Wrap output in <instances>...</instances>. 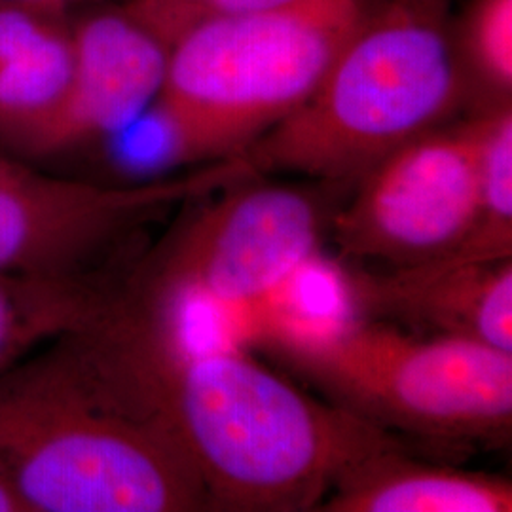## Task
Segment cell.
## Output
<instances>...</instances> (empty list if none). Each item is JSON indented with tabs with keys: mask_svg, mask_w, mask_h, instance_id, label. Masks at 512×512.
I'll list each match as a JSON object with an SVG mask.
<instances>
[{
	"mask_svg": "<svg viewBox=\"0 0 512 512\" xmlns=\"http://www.w3.org/2000/svg\"><path fill=\"white\" fill-rule=\"evenodd\" d=\"M95 332L183 452L209 511H317L351 467L403 446L391 431L313 399L255 357L194 348L184 332L122 300Z\"/></svg>",
	"mask_w": 512,
	"mask_h": 512,
	"instance_id": "6da1fadb",
	"label": "cell"
},
{
	"mask_svg": "<svg viewBox=\"0 0 512 512\" xmlns=\"http://www.w3.org/2000/svg\"><path fill=\"white\" fill-rule=\"evenodd\" d=\"M92 327L0 374V476L27 512L209 511L183 452Z\"/></svg>",
	"mask_w": 512,
	"mask_h": 512,
	"instance_id": "7a4b0ae2",
	"label": "cell"
},
{
	"mask_svg": "<svg viewBox=\"0 0 512 512\" xmlns=\"http://www.w3.org/2000/svg\"><path fill=\"white\" fill-rule=\"evenodd\" d=\"M471 88L446 0H376L310 97L243 152L258 175L357 183L427 131Z\"/></svg>",
	"mask_w": 512,
	"mask_h": 512,
	"instance_id": "3957f363",
	"label": "cell"
},
{
	"mask_svg": "<svg viewBox=\"0 0 512 512\" xmlns=\"http://www.w3.org/2000/svg\"><path fill=\"white\" fill-rule=\"evenodd\" d=\"M260 338L329 403L385 431L459 444L511 439L509 351L366 317L283 321Z\"/></svg>",
	"mask_w": 512,
	"mask_h": 512,
	"instance_id": "277c9868",
	"label": "cell"
},
{
	"mask_svg": "<svg viewBox=\"0 0 512 512\" xmlns=\"http://www.w3.org/2000/svg\"><path fill=\"white\" fill-rule=\"evenodd\" d=\"M374 4L287 0L186 29L154 101L183 165L241 156L298 109Z\"/></svg>",
	"mask_w": 512,
	"mask_h": 512,
	"instance_id": "5b68a950",
	"label": "cell"
},
{
	"mask_svg": "<svg viewBox=\"0 0 512 512\" xmlns=\"http://www.w3.org/2000/svg\"><path fill=\"white\" fill-rule=\"evenodd\" d=\"M186 209L188 219L131 264V304L173 315L194 302H260L317 251L321 211L308 190L253 175Z\"/></svg>",
	"mask_w": 512,
	"mask_h": 512,
	"instance_id": "8992f818",
	"label": "cell"
},
{
	"mask_svg": "<svg viewBox=\"0 0 512 512\" xmlns=\"http://www.w3.org/2000/svg\"><path fill=\"white\" fill-rule=\"evenodd\" d=\"M258 175L245 156L173 177L99 184L40 173L0 156V272L65 275L122 258L152 222Z\"/></svg>",
	"mask_w": 512,
	"mask_h": 512,
	"instance_id": "52a82bcc",
	"label": "cell"
},
{
	"mask_svg": "<svg viewBox=\"0 0 512 512\" xmlns=\"http://www.w3.org/2000/svg\"><path fill=\"white\" fill-rule=\"evenodd\" d=\"M482 213L480 154L473 118L440 126L368 169L332 219L338 251L404 268L452 256Z\"/></svg>",
	"mask_w": 512,
	"mask_h": 512,
	"instance_id": "ba28073f",
	"label": "cell"
},
{
	"mask_svg": "<svg viewBox=\"0 0 512 512\" xmlns=\"http://www.w3.org/2000/svg\"><path fill=\"white\" fill-rule=\"evenodd\" d=\"M179 27L158 0H122L71 27L73 86L42 154L126 128L162 92Z\"/></svg>",
	"mask_w": 512,
	"mask_h": 512,
	"instance_id": "9c48e42d",
	"label": "cell"
},
{
	"mask_svg": "<svg viewBox=\"0 0 512 512\" xmlns=\"http://www.w3.org/2000/svg\"><path fill=\"white\" fill-rule=\"evenodd\" d=\"M346 291L366 319L512 353V258L351 270Z\"/></svg>",
	"mask_w": 512,
	"mask_h": 512,
	"instance_id": "30bf717a",
	"label": "cell"
},
{
	"mask_svg": "<svg viewBox=\"0 0 512 512\" xmlns=\"http://www.w3.org/2000/svg\"><path fill=\"white\" fill-rule=\"evenodd\" d=\"M317 511L511 512L509 478L376 452L340 476Z\"/></svg>",
	"mask_w": 512,
	"mask_h": 512,
	"instance_id": "8fae6325",
	"label": "cell"
},
{
	"mask_svg": "<svg viewBox=\"0 0 512 512\" xmlns=\"http://www.w3.org/2000/svg\"><path fill=\"white\" fill-rule=\"evenodd\" d=\"M65 275L0 272V374L57 338L99 323L118 302L131 264Z\"/></svg>",
	"mask_w": 512,
	"mask_h": 512,
	"instance_id": "7c38bea8",
	"label": "cell"
},
{
	"mask_svg": "<svg viewBox=\"0 0 512 512\" xmlns=\"http://www.w3.org/2000/svg\"><path fill=\"white\" fill-rule=\"evenodd\" d=\"M71 27L0 63V137L42 154L73 86Z\"/></svg>",
	"mask_w": 512,
	"mask_h": 512,
	"instance_id": "4fadbf2b",
	"label": "cell"
},
{
	"mask_svg": "<svg viewBox=\"0 0 512 512\" xmlns=\"http://www.w3.org/2000/svg\"><path fill=\"white\" fill-rule=\"evenodd\" d=\"M452 35L469 88L482 92L484 105L511 101L512 0H469Z\"/></svg>",
	"mask_w": 512,
	"mask_h": 512,
	"instance_id": "5bb4252c",
	"label": "cell"
},
{
	"mask_svg": "<svg viewBox=\"0 0 512 512\" xmlns=\"http://www.w3.org/2000/svg\"><path fill=\"white\" fill-rule=\"evenodd\" d=\"M67 27L57 12L0 0V63L27 52Z\"/></svg>",
	"mask_w": 512,
	"mask_h": 512,
	"instance_id": "9a60e30c",
	"label": "cell"
},
{
	"mask_svg": "<svg viewBox=\"0 0 512 512\" xmlns=\"http://www.w3.org/2000/svg\"><path fill=\"white\" fill-rule=\"evenodd\" d=\"M181 31L205 19L224 18L234 14L255 12L287 0H160Z\"/></svg>",
	"mask_w": 512,
	"mask_h": 512,
	"instance_id": "2e32d148",
	"label": "cell"
},
{
	"mask_svg": "<svg viewBox=\"0 0 512 512\" xmlns=\"http://www.w3.org/2000/svg\"><path fill=\"white\" fill-rule=\"evenodd\" d=\"M0 512H27L16 490L0 476Z\"/></svg>",
	"mask_w": 512,
	"mask_h": 512,
	"instance_id": "e0dca14e",
	"label": "cell"
},
{
	"mask_svg": "<svg viewBox=\"0 0 512 512\" xmlns=\"http://www.w3.org/2000/svg\"><path fill=\"white\" fill-rule=\"evenodd\" d=\"M12 2H21L27 6H35V8H42V10H50V12H61L63 8L71 6V4H78V2H88V0H12Z\"/></svg>",
	"mask_w": 512,
	"mask_h": 512,
	"instance_id": "ac0fdd59",
	"label": "cell"
}]
</instances>
